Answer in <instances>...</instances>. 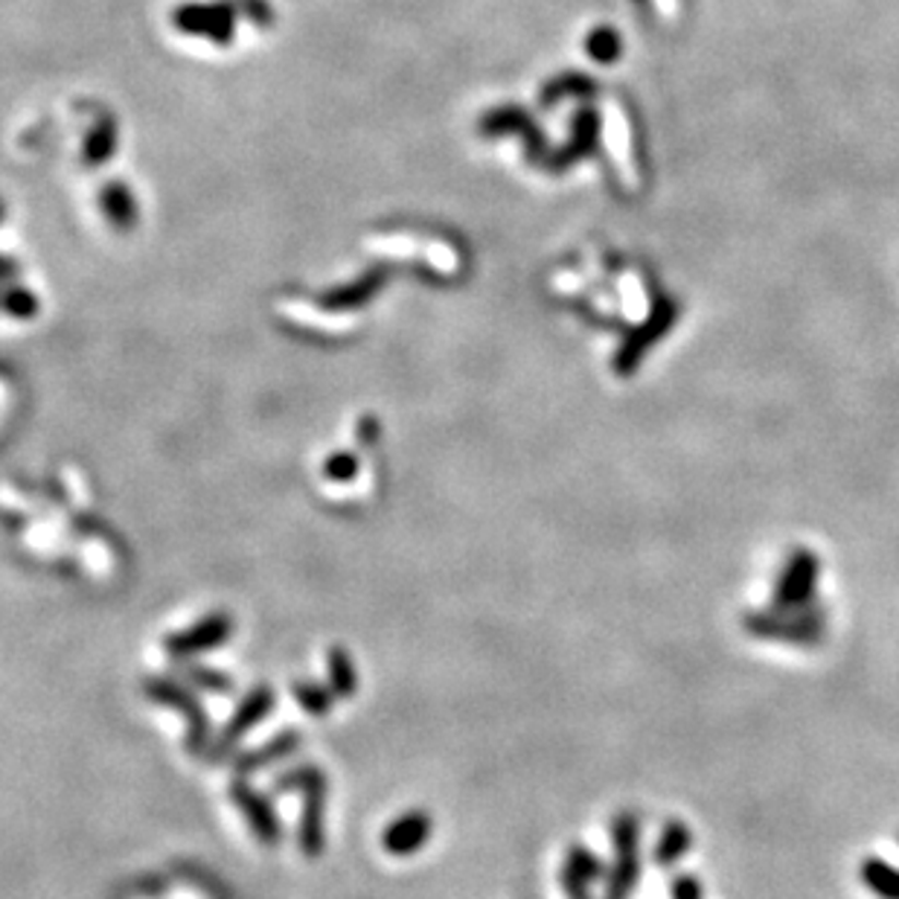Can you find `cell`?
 <instances>
[{
	"label": "cell",
	"mask_w": 899,
	"mask_h": 899,
	"mask_svg": "<svg viewBox=\"0 0 899 899\" xmlns=\"http://www.w3.org/2000/svg\"><path fill=\"white\" fill-rule=\"evenodd\" d=\"M743 629L757 640L809 649L827 638V608L818 603L806 612H780L771 605V608L743 614Z\"/></svg>",
	"instance_id": "1"
},
{
	"label": "cell",
	"mask_w": 899,
	"mask_h": 899,
	"mask_svg": "<svg viewBox=\"0 0 899 899\" xmlns=\"http://www.w3.org/2000/svg\"><path fill=\"white\" fill-rule=\"evenodd\" d=\"M274 792H300L303 815H300V850L309 859H318L323 853V818H327V792L329 783L323 771L315 766H297L274 780Z\"/></svg>",
	"instance_id": "2"
},
{
	"label": "cell",
	"mask_w": 899,
	"mask_h": 899,
	"mask_svg": "<svg viewBox=\"0 0 899 899\" xmlns=\"http://www.w3.org/2000/svg\"><path fill=\"white\" fill-rule=\"evenodd\" d=\"M818 582H821L818 554L809 547H792L771 591V605L780 612H806L818 605Z\"/></svg>",
	"instance_id": "3"
},
{
	"label": "cell",
	"mask_w": 899,
	"mask_h": 899,
	"mask_svg": "<svg viewBox=\"0 0 899 899\" xmlns=\"http://www.w3.org/2000/svg\"><path fill=\"white\" fill-rule=\"evenodd\" d=\"M612 841L617 850L612 871L605 874L603 899H629L640 879V818L635 813H620L612 821Z\"/></svg>",
	"instance_id": "4"
},
{
	"label": "cell",
	"mask_w": 899,
	"mask_h": 899,
	"mask_svg": "<svg viewBox=\"0 0 899 899\" xmlns=\"http://www.w3.org/2000/svg\"><path fill=\"white\" fill-rule=\"evenodd\" d=\"M146 696L157 705L175 708L187 722V748L190 754H208L210 752V719L201 708V701L192 696L187 687H181L173 678H149Z\"/></svg>",
	"instance_id": "5"
},
{
	"label": "cell",
	"mask_w": 899,
	"mask_h": 899,
	"mask_svg": "<svg viewBox=\"0 0 899 899\" xmlns=\"http://www.w3.org/2000/svg\"><path fill=\"white\" fill-rule=\"evenodd\" d=\"M675 320H678V303L670 300V297L658 300L655 306H652V311H649V318L626 338V344H623L620 350H617V355H614V370H617V376H631V372L638 370L640 358H643L647 350H652V346L675 327Z\"/></svg>",
	"instance_id": "6"
},
{
	"label": "cell",
	"mask_w": 899,
	"mask_h": 899,
	"mask_svg": "<svg viewBox=\"0 0 899 899\" xmlns=\"http://www.w3.org/2000/svg\"><path fill=\"white\" fill-rule=\"evenodd\" d=\"M271 708H274V690H271L269 684H257V687H251L248 696L239 701V708H236L234 717L227 719V725L222 728V734H218L216 743L210 745V752H208L210 760L213 762L225 760L227 754L234 752L236 745H239V740H243L251 728L260 725L262 719L269 717Z\"/></svg>",
	"instance_id": "7"
},
{
	"label": "cell",
	"mask_w": 899,
	"mask_h": 899,
	"mask_svg": "<svg viewBox=\"0 0 899 899\" xmlns=\"http://www.w3.org/2000/svg\"><path fill=\"white\" fill-rule=\"evenodd\" d=\"M230 635H234V620L225 612H213L192 623L190 629L173 631L164 640V649L175 661H190V658L218 649Z\"/></svg>",
	"instance_id": "8"
},
{
	"label": "cell",
	"mask_w": 899,
	"mask_h": 899,
	"mask_svg": "<svg viewBox=\"0 0 899 899\" xmlns=\"http://www.w3.org/2000/svg\"><path fill=\"white\" fill-rule=\"evenodd\" d=\"M230 801L243 809L245 821L251 824L257 841H262L265 848H277L283 841V824L277 821V815L271 809L269 797L253 792L245 780H234L230 783Z\"/></svg>",
	"instance_id": "9"
},
{
	"label": "cell",
	"mask_w": 899,
	"mask_h": 899,
	"mask_svg": "<svg viewBox=\"0 0 899 899\" xmlns=\"http://www.w3.org/2000/svg\"><path fill=\"white\" fill-rule=\"evenodd\" d=\"M431 839V815L423 809H411V813L399 815L397 821H390L381 832V848L388 850L390 856L405 859L416 850H423Z\"/></svg>",
	"instance_id": "10"
},
{
	"label": "cell",
	"mask_w": 899,
	"mask_h": 899,
	"mask_svg": "<svg viewBox=\"0 0 899 899\" xmlns=\"http://www.w3.org/2000/svg\"><path fill=\"white\" fill-rule=\"evenodd\" d=\"M300 731L286 728V731H280V734L271 736L269 743L257 745L251 752H243L239 757H234V771L236 774H253V771L269 769L271 762H280L286 760V757H292V754L300 748Z\"/></svg>",
	"instance_id": "11"
},
{
	"label": "cell",
	"mask_w": 899,
	"mask_h": 899,
	"mask_svg": "<svg viewBox=\"0 0 899 899\" xmlns=\"http://www.w3.org/2000/svg\"><path fill=\"white\" fill-rule=\"evenodd\" d=\"M693 848V832L684 821H666L655 844V865L675 867Z\"/></svg>",
	"instance_id": "12"
},
{
	"label": "cell",
	"mask_w": 899,
	"mask_h": 899,
	"mask_svg": "<svg viewBox=\"0 0 899 899\" xmlns=\"http://www.w3.org/2000/svg\"><path fill=\"white\" fill-rule=\"evenodd\" d=\"M859 879L879 899H899V867L879 856H867L859 865Z\"/></svg>",
	"instance_id": "13"
},
{
	"label": "cell",
	"mask_w": 899,
	"mask_h": 899,
	"mask_svg": "<svg viewBox=\"0 0 899 899\" xmlns=\"http://www.w3.org/2000/svg\"><path fill=\"white\" fill-rule=\"evenodd\" d=\"M327 666H329V687L335 690V696H341V699L353 696L355 687H358V675H355L353 655H350L344 647H332L327 652Z\"/></svg>",
	"instance_id": "14"
},
{
	"label": "cell",
	"mask_w": 899,
	"mask_h": 899,
	"mask_svg": "<svg viewBox=\"0 0 899 899\" xmlns=\"http://www.w3.org/2000/svg\"><path fill=\"white\" fill-rule=\"evenodd\" d=\"M292 693H295V701L300 705L306 713L311 717H327L332 705H335V690L327 687V684L318 682H295L292 684Z\"/></svg>",
	"instance_id": "15"
},
{
	"label": "cell",
	"mask_w": 899,
	"mask_h": 899,
	"mask_svg": "<svg viewBox=\"0 0 899 899\" xmlns=\"http://www.w3.org/2000/svg\"><path fill=\"white\" fill-rule=\"evenodd\" d=\"M184 678H190L196 687L208 693H216V696H225V693L234 690V678L222 670H213V666L204 664H184L181 666Z\"/></svg>",
	"instance_id": "16"
},
{
	"label": "cell",
	"mask_w": 899,
	"mask_h": 899,
	"mask_svg": "<svg viewBox=\"0 0 899 899\" xmlns=\"http://www.w3.org/2000/svg\"><path fill=\"white\" fill-rule=\"evenodd\" d=\"M565 871L582 876V879L591 885L598 883V879H603L605 874L603 862H600L589 848H582V844H573V848L568 850V856H565Z\"/></svg>",
	"instance_id": "17"
},
{
	"label": "cell",
	"mask_w": 899,
	"mask_h": 899,
	"mask_svg": "<svg viewBox=\"0 0 899 899\" xmlns=\"http://www.w3.org/2000/svg\"><path fill=\"white\" fill-rule=\"evenodd\" d=\"M358 475V454L355 451H335L323 460V477L335 481V484H346Z\"/></svg>",
	"instance_id": "18"
},
{
	"label": "cell",
	"mask_w": 899,
	"mask_h": 899,
	"mask_svg": "<svg viewBox=\"0 0 899 899\" xmlns=\"http://www.w3.org/2000/svg\"><path fill=\"white\" fill-rule=\"evenodd\" d=\"M589 52L598 61H605V64H608V61H614L620 56V38H617L614 29H598V33L589 38Z\"/></svg>",
	"instance_id": "19"
},
{
	"label": "cell",
	"mask_w": 899,
	"mask_h": 899,
	"mask_svg": "<svg viewBox=\"0 0 899 899\" xmlns=\"http://www.w3.org/2000/svg\"><path fill=\"white\" fill-rule=\"evenodd\" d=\"M670 897L673 899H705V888L693 874H675L670 883Z\"/></svg>",
	"instance_id": "20"
},
{
	"label": "cell",
	"mask_w": 899,
	"mask_h": 899,
	"mask_svg": "<svg viewBox=\"0 0 899 899\" xmlns=\"http://www.w3.org/2000/svg\"><path fill=\"white\" fill-rule=\"evenodd\" d=\"M563 888L568 899H591V883H585L582 876L571 874L563 867Z\"/></svg>",
	"instance_id": "21"
},
{
	"label": "cell",
	"mask_w": 899,
	"mask_h": 899,
	"mask_svg": "<svg viewBox=\"0 0 899 899\" xmlns=\"http://www.w3.org/2000/svg\"><path fill=\"white\" fill-rule=\"evenodd\" d=\"M358 442H362L364 449H372L379 442V423L372 416H364L362 423H358Z\"/></svg>",
	"instance_id": "22"
},
{
	"label": "cell",
	"mask_w": 899,
	"mask_h": 899,
	"mask_svg": "<svg viewBox=\"0 0 899 899\" xmlns=\"http://www.w3.org/2000/svg\"><path fill=\"white\" fill-rule=\"evenodd\" d=\"M897 841H899V836H897Z\"/></svg>",
	"instance_id": "23"
}]
</instances>
